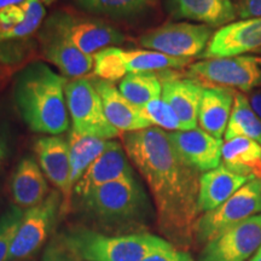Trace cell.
Instances as JSON below:
<instances>
[{
	"instance_id": "obj_1",
	"label": "cell",
	"mask_w": 261,
	"mask_h": 261,
	"mask_svg": "<svg viewBox=\"0 0 261 261\" xmlns=\"http://www.w3.org/2000/svg\"><path fill=\"white\" fill-rule=\"evenodd\" d=\"M122 146L150 189L159 230L172 244L190 247L200 214V172L182 161L159 127L123 133Z\"/></svg>"
},
{
	"instance_id": "obj_2",
	"label": "cell",
	"mask_w": 261,
	"mask_h": 261,
	"mask_svg": "<svg viewBox=\"0 0 261 261\" xmlns=\"http://www.w3.org/2000/svg\"><path fill=\"white\" fill-rule=\"evenodd\" d=\"M67 81L41 61L31 62L16 74L15 107L29 129L44 136H60L69 128Z\"/></svg>"
},
{
	"instance_id": "obj_3",
	"label": "cell",
	"mask_w": 261,
	"mask_h": 261,
	"mask_svg": "<svg viewBox=\"0 0 261 261\" xmlns=\"http://www.w3.org/2000/svg\"><path fill=\"white\" fill-rule=\"evenodd\" d=\"M80 211L104 227H143L152 218V207L136 175L108 182L77 197Z\"/></svg>"
},
{
	"instance_id": "obj_4",
	"label": "cell",
	"mask_w": 261,
	"mask_h": 261,
	"mask_svg": "<svg viewBox=\"0 0 261 261\" xmlns=\"http://www.w3.org/2000/svg\"><path fill=\"white\" fill-rule=\"evenodd\" d=\"M61 238L84 261H142L154 250L172 244L151 233L106 234L84 226L68 228Z\"/></svg>"
},
{
	"instance_id": "obj_5",
	"label": "cell",
	"mask_w": 261,
	"mask_h": 261,
	"mask_svg": "<svg viewBox=\"0 0 261 261\" xmlns=\"http://www.w3.org/2000/svg\"><path fill=\"white\" fill-rule=\"evenodd\" d=\"M65 100L73 130L83 136L114 140L120 132L109 122L92 80L70 79L65 84Z\"/></svg>"
},
{
	"instance_id": "obj_6",
	"label": "cell",
	"mask_w": 261,
	"mask_h": 261,
	"mask_svg": "<svg viewBox=\"0 0 261 261\" xmlns=\"http://www.w3.org/2000/svg\"><path fill=\"white\" fill-rule=\"evenodd\" d=\"M261 213V180L252 179L228 200L203 213L194 225V240L207 244L234 225Z\"/></svg>"
},
{
	"instance_id": "obj_7",
	"label": "cell",
	"mask_w": 261,
	"mask_h": 261,
	"mask_svg": "<svg viewBox=\"0 0 261 261\" xmlns=\"http://www.w3.org/2000/svg\"><path fill=\"white\" fill-rule=\"evenodd\" d=\"M62 194L58 190H54L41 203L24 211L12 238L6 261L28 259L40 249L54 231L58 214L62 212Z\"/></svg>"
},
{
	"instance_id": "obj_8",
	"label": "cell",
	"mask_w": 261,
	"mask_h": 261,
	"mask_svg": "<svg viewBox=\"0 0 261 261\" xmlns=\"http://www.w3.org/2000/svg\"><path fill=\"white\" fill-rule=\"evenodd\" d=\"M44 25L63 35L80 51L90 56L103 48L121 45L126 41L121 32L102 19L80 16L65 10L54 12Z\"/></svg>"
},
{
	"instance_id": "obj_9",
	"label": "cell",
	"mask_w": 261,
	"mask_h": 261,
	"mask_svg": "<svg viewBox=\"0 0 261 261\" xmlns=\"http://www.w3.org/2000/svg\"><path fill=\"white\" fill-rule=\"evenodd\" d=\"M188 75L204 87H227L250 93L261 86V68L253 56L208 58L189 65Z\"/></svg>"
},
{
	"instance_id": "obj_10",
	"label": "cell",
	"mask_w": 261,
	"mask_h": 261,
	"mask_svg": "<svg viewBox=\"0 0 261 261\" xmlns=\"http://www.w3.org/2000/svg\"><path fill=\"white\" fill-rule=\"evenodd\" d=\"M213 34L208 25L175 22L143 33L138 38V44L146 50L171 57L192 58L203 54Z\"/></svg>"
},
{
	"instance_id": "obj_11",
	"label": "cell",
	"mask_w": 261,
	"mask_h": 261,
	"mask_svg": "<svg viewBox=\"0 0 261 261\" xmlns=\"http://www.w3.org/2000/svg\"><path fill=\"white\" fill-rule=\"evenodd\" d=\"M261 246V213L219 234L204 244L200 261H247Z\"/></svg>"
},
{
	"instance_id": "obj_12",
	"label": "cell",
	"mask_w": 261,
	"mask_h": 261,
	"mask_svg": "<svg viewBox=\"0 0 261 261\" xmlns=\"http://www.w3.org/2000/svg\"><path fill=\"white\" fill-rule=\"evenodd\" d=\"M34 151L42 173L63 197L62 212L69 210L71 195L70 156L68 140L62 136H42L35 139Z\"/></svg>"
},
{
	"instance_id": "obj_13",
	"label": "cell",
	"mask_w": 261,
	"mask_h": 261,
	"mask_svg": "<svg viewBox=\"0 0 261 261\" xmlns=\"http://www.w3.org/2000/svg\"><path fill=\"white\" fill-rule=\"evenodd\" d=\"M261 47V17L241 19L224 25L211 38L202 58H223L253 54Z\"/></svg>"
},
{
	"instance_id": "obj_14",
	"label": "cell",
	"mask_w": 261,
	"mask_h": 261,
	"mask_svg": "<svg viewBox=\"0 0 261 261\" xmlns=\"http://www.w3.org/2000/svg\"><path fill=\"white\" fill-rule=\"evenodd\" d=\"M168 138L182 161L196 171L208 172L221 165L223 139L201 128L168 132Z\"/></svg>"
},
{
	"instance_id": "obj_15",
	"label": "cell",
	"mask_w": 261,
	"mask_h": 261,
	"mask_svg": "<svg viewBox=\"0 0 261 261\" xmlns=\"http://www.w3.org/2000/svg\"><path fill=\"white\" fill-rule=\"evenodd\" d=\"M39 41L44 60L55 65L67 79L83 77L93 69V56L84 54L67 38L46 25H42Z\"/></svg>"
},
{
	"instance_id": "obj_16",
	"label": "cell",
	"mask_w": 261,
	"mask_h": 261,
	"mask_svg": "<svg viewBox=\"0 0 261 261\" xmlns=\"http://www.w3.org/2000/svg\"><path fill=\"white\" fill-rule=\"evenodd\" d=\"M158 75L162 83L161 98L177 114L182 130L197 128L203 85L190 77L180 79L174 75V70Z\"/></svg>"
},
{
	"instance_id": "obj_17",
	"label": "cell",
	"mask_w": 261,
	"mask_h": 261,
	"mask_svg": "<svg viewBox=\"0 0 261 261\" xmlns=\"http://www.w3.org/2000/svg\"><path fill=\"white\" fill-rule=\"evenodd\" d=\"M135 175L129 159L123 146L119 142L112 140L106 151L94 160L92 165L86 169L83 177L74 187L73 196L77 197L89 194L96 188L119 179L129 178Z\"/></svg>"
},
{
	"instance_id": "obj_18",
	"label": "cell",
	"mask_w": 261,
	"mask_h": 261,
	"mask_svg": "<svg viewBox=\"0 0 261 261\" xmlns=\"http://www.w3.org/2000/svg\"><path fill=\"white\" fill-rule=\"evenodd\" d=\"M91 80L102 99L108 120L120 133L136 132L152 127L143 114L142 108L130 103L120 92L119 87H116L113 83L100 80L96 76Z\"/></svg>"
},
{
	"instance_id": "obj_19",
	"label": "cell",
	"mask_w": 261,
	"mask_h": 261,
	"mask_svg": "<svg viewBox=\"0 0 261 261\" xmlns=\"http://www.w3.org/2000/svg\"><path fill=\"white\" fill-rule=\"evenodd\" d=\"M252 179L255 178L231 171L223 163L219 167L204 172L200 178L197 198L198 213H207L219 207Z\"/></svg>"
},
{
	"instance_id": "obj_20",
	"label": "cell",
	"mask_w": 261,
	"mask_h": 261,
	"mask_svg": "<svg viewBox=\"0 0 261 261\" xmlns=\"http://www.w3.org/2000/svg\"><path fill=\"white\" fill-rule=\"evenodd\" d=\"M167 8L174 18L211 28L232 23L237 16L232 0H167Z\"/></svg>"
},
{
	"instance_id": "obj_21",
	"label": "cell",
	"mask_w": 261,
	"mask_h": 261,
	"mask_svg": "<svg viewBox=\"0 0 261 261\" xmlns=\"http://www.w3.org/2000/svg\"><path fill=\"white\" fill-rule=\"evenodd\" d=\"M11 196L15 204L22 210L41 203L50 194L47 179L38 161L25 156L18 162L11 178Z\"/></svg>"
},
{
	"instance_id": "obj_22",
	"label": "cell",
	"mask_w": 261,
	"mask_h": 261,
	"mask_svg": "<svg viewBox=\"0 0 261 261\" xmlns=\"http://www.w3.org/2000/svg\"><path fill=\"white\" fill-rule=\"evenodd\" d=\"M234 94L236 92L227 87H204L198 109L201 129L218 139L223 138L232 112Z\"/></svg>"
},
{
	"instance_id": "obj_23",
	"label": "cell",
	"mask_w": 261,
	"mask_h": 261,
	"mask_svg": "<svg viewBox=\"0 0 261 261\" xmlns=\"http://www.w3.org/2000/svg\"><path fill=\"white\" fill-rule=\"evenodd\" d=\"M225 167L261 180V145L244 137L225 140L221 149Z\"/></svg>"
},
{
	"instance_id": "obj_24",
	"label": "cell",
	"mask_w": 261,
	"mask_h": 261,
	"mask_svg": "<svg viewBox=\"0 0 261 261\" xmlns=\"http://www.w3.org/2000/svg\"><path fill=\"white\" fill-rule=\"evenodd\" d=\"M70 156V180L69 188L73 195L74 187L94 160L106 151L112 140L99 139L96 137L83 136L71 129L68 136Z\"/></svg>"
},
{
	"instance_id": "obj_25",
	"label": "cell",
	"mask_w": 261,
	"mask_h": 261,
	"mask_svg": "<svg viewBox=\"0 0 261 261\" xmlns=\"http://www.w3.org/2000/svg\"><path fill=\"white\" fill-rule=\"evenodd\" d=\"M127 73H154L181 69L191 63L192 58H175L152 50H122Z\"/></svg>"
},
{
	"instance_id": "obj_26",
	"label": "cell",
	"mask_w": 261,
	"mask_h": 261,
	"mask_svg": "<svg viewBox=\"0 0 261 261\" xmlns=\"http://www.w3.org/2000/svg\"><path fill=\"white\" fill-rule=\"evenodd\" d=\"M225 140L244 137L261 145V119L250 107L248 97L242 92H236L234 102L228 120Z\"/></svg>"
},
{
	"instance_id": "obj_27",
	"label": "cell",
	"mask_w": 261,
	"mask_h": 261,
	"mask_svg": "<svg viewBox=\"0 0 261 261\" xmlns=\"http://www.w3.org/2000/svg\"><path fill=\"white\" fill-rule=\"evenodd\" d=\"M119 90L130 103L143 107L161 98L162 83L158 74L128 73L120 81Z\"/></svg>"
},
{
	"instance_id": "obj_28",
	"label": "cell",
	"mask_w": 261,
	"mask_h": 261,
	"mask_svg": "<svg viewBox=\"0 0 261 261\" xmlns=\"http://www.w3.org/2000/svg\"><path fill=\"white\" fill-rule=\"evenodd\" d=\"M77 6L91 14L110 17H130L145 11L155 0H75Z\"/></svg>"
},
{
	"instance_id": "obj_29",
	"label": "cell",
	"mask_w": 261,
	"mask_h": 261,
	"mask_svg": "<svg viewBox=\"0 0 261 261\" xmlns=\"http://www.w3.org/2000/svg\"><path fill=\"white\" fill-rule=\"evenodd\" d=\"M93 74L98 79L115 83L121 81L127 74L122 48L107 47L93 55Z\"/></svg>"
},
{
	"instance_id": "obj_30",
	"label": "cell",
	"mask_w": 261,
	"mask_h": 261,
	"mask_svg": "<svg viewBox=\"0 0 261 261\" xmlns=\"http://www.w3.org/2000/svg\"><path fill=\"white\" fill-rule=\"evenodd\" d=\"M140 108L152 127H159V128L169 130V132L171 130L172 132L173 130H182L181 122L178 119L177 114L173 112L172 108L162 98L151 100Z\"/></svg>"
},
{
	"instance_id": "obj_31",
	"label": "cell",
	"mask_w": 261,
	"mask_h": 261,
	"mask_svg": "<svg viewBox=\"0 0 261 261\" xmlns=\"http://www.w3.org/2000/svg\"><path fill=\"white\" fill-rule=\"evenodd\" d=\"M24 11V21L15 28V31L10 34L9 40H23L33 33L37 32L45 18L44 4L40 0H25L19 5Z\"/></svg>"
},
{
	"instance_id": "obj_32",
	"label": "cell",
	"mask_w": 261,
	"mask_h": 261,
	"mask_svg": "<svg viewBox=\"0 0 261 261\" xmlns=\"http://www.w3.org/2000/svg\"><path fill=\"white\" fill-rule=\"evenodd\" d=\"M24 211L18 205H10L0 215V261H6L8 254Z\"/></svg>"
},
{
	"instance_id": "obj_33",
	"label": "cell",
	"mask_w": 261,
	"mask_h": 261,
	"mask_svg": "<svg viewBox=\"0 0 261 261\" xmlns=\"http://www.w3.org/2000/svg\"><path fill=\"white\" fill-rule=\"evenodd\" d=\"M24 11L19 5L0 10V41H9L10 34L24 21Z\"/></svg>"
},
{
	"instance_id": "obj_34",
	"label": "cell",
	"mask_w": 261,
	"mask_h": 261,
	"mask_svg": "<svg viewBox=\"0 0 261 261\" xmlns=\"http://www.w3.org/2000/svg\"><path fill=\"white\" fill-rule=\"evenodd\" d=\"M41 261H84L75 254L69 247L63 242L61 236L52 240L45 252L42 254Z\"/></svg>"
},
{
	"instance_id": "obj_35",
	"label": "cell",
	"mask_w": 261,
	"mask_h": 261,
	"mask_svg": "<svg viewBox=\"0 0 261 261\" xmlns=\"http://www.w3.org/2000/svg\"><path fill=\"white\" fill-rule=\"evenodd\" d=\"M142 261H195L188 252L179 250L173 244L148 254Z\"/></svg>"
},
{
	"instance_id": "obj_36",
	"label": "cell",
	"mask_w": 261,
	"mask_h": 261,
	"mask_svg": "<svg viewBox=\"0 0 261 261\" xmlns=\"http://www.w3.org/2000/svg\"><path fill=\"white\" fill-rule=\"evenodd\" d=\"M237 16L241 18L261 17V0H232Z\"/></svg>"
},
{
	"instance_id": "obj_37",
	"label": "cell",
	"mask_w": 261,
	"mask_h": 261,
	"mask_svg": "<svg viewBox=\"0 0 261 261\" xmlns=\"http://www.w3.org/2000/svg\"><path fill=\"white\" fill-rule=\"evenodd\" d=\"M248 100H249L250 107L253 108V110L256 113V115L261 119V90L252 91L249 97H248Z\"/></svg>"
},
{
	"instance_id": "obj_38",
	"label": "cell",
	"mask_w": 261,
	"mask_h": 261,
	"mask_svg": "<svg viewBox=\"0 0 261 261\" xmlns=\"http://www.w3.org/2000/svg\"><path fill=\"white\" fill-rule=\"evenodd\" d=\"M9 155V143L6 139L5 133L0 128V171H2L3 166L6 161V158Z\"/></svg>"
},
{
	"instance_id": "obj_39",
	"label": "cell",
	"mask_w": 261,
	"mask_h": 261,
	"mask_svg": "<svg viewBox=\"0 0 261 261\" xmlns=\"http://www.w3.org/2000/svg\"><path fill=\"white\" fill-rule=\"evenodd\" d=\"M25 0H0V10L4 8H9V6L21 5Z\"/></svg>"
},
{
	"instance_id": "obj_40",
	"label": "cell",
	"mask_w": 261,
	"mask_h": 261,
	"mask_svg": "<svg viewBox=\"0 0 261 261\" xmlns=\"http://www.w3.org/2000/svg\"><path fill=\"white\" fill-rule=\"evenodd\" d=\"M250 261H261V246H260L259 249H257L255 255L252 257V260H250Z\"/></svg>"
},
{
	"instance_id": "obj_41",
	"label": "cell",
	"mask_w": 261,
	"mask_h": 261,
	"mask_svg": "<svg viewBox=\"0 0 261 261\" xmlns=\"http://www.w3.org/2000/svg\"><path fill=\"white\" fill-rule=\"evenodd\" d=\"M253 58H254V61L257 63V65L261 68V56H253Z\"/></svg>"
},
{
	"instance_id": "obj_42",
	"label": "cell",
	"mask_w": 261,
	"mask_h": 261,
	"mask_svg": "<svg viewBox=\"0 0 261 261\" xmlns=\"http://www.w3.org/2000/svg\"><path fill=\"white\" fill-rule=\"evenodd\" d=\"M40 2L42 3V4H45V5H50V4H52V3L55 2V0H40Z\"/></svg>"
},
{
	"instance_id": "obj_43",
	"label": "cell",
	"mask_w": 261,
	"mask_h": 261,
	"mask_svg": "<svg viewBox=\"0 0 261 261\" xmlns=\"http://www.w3.org/2000/svg\"><path fill=\"white\" fill-rule=\"evenodd\" d=\"M253 54L256 55V56H261V47H259V48H257V50L254 51Z\"/></svg>"
}]
</instances>
